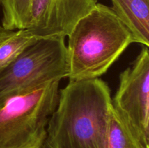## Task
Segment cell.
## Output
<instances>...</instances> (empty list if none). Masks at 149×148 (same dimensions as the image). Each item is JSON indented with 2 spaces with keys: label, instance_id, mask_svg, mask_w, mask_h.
<instances>
[{
  "label": "cell",
  "instance_id": "1",
  "mask_svg": "<svg viewBox=\"0 0 149 148\" xmlns=\"http://www.w3.org/2000/svg\"><path fill=\"white\" fill-rule=\"evenodd\" d=\"M111 99L100 78L69 80L59 91L44 148H106Z\"/></svg>",
  "mask_w": 149,
  "mask_h": 148
},
{
  "label": "cell",
  "instance_id": "2",
  "mask_svg": "<svg viewBox=\"0 0 149 148\" xmlns=\"http://www.w3.org/2000/svg\"><path fill=\"white\" fill-rule=\"evenodd\" d=\"M66 45L68 80L100 78L134 39L111 7L97 3L74 25Z\"/></svg>",
  "mask_w": 149,
  "mask_h": 148
},
{
  "label": "cell",
  "instance_id": "3",
  "mask_svg": "<svg viewBox=\"0 0 149 148\" xmlns=\"http://www.w3.org/2000/svg\"><path fill=\"white\" fill-rule=\"evenodd\" d=\"M60 81L10 99L0 107V148H44Z\"/></svg>",
  "mask_w": 149,
  "mask_h": 148
},
{
  "label": "cell",
  "instance_id": "4",
  "mask_svg": "<svg viewBox=\"0 0 149 148\" xmlns=\"http://www.w3.org/2000/svg\"><path fill=\"white\" fill-rule=\"evenodd\" d=\"M68 75L65 37H42L0 71V107L10 99L31 92Z\"/></svg>",
  "mask_w": 149,
  "mask_h": 148
},
{
  "label": "cell",
  "instance_id": "5",
  "mask_svg": "<svg viewBox=\"0 0 149 148\" xmlns=\"http://www.w3.org/2000/svg\"><path fill=\"white\" fill-rule=\"evenodd\" d=\"M112 107L137 136L149 145V50L143 46L119 75Z\"/></svg>",
  "mask_w": 149,
  "mask_h": 148
},
{
  "label": "cell",
  "instance_id": "6",
  "mask_svg": "<svg viewBox=\"0 0 149 148\" xmlns=\"http://www.w3.org/2000/svg\"><path fill=\"white\" fill-rule=\"evenodd\" d=\"M98 0H32L29 30L39 37L68 36Z\"/></svg>",
  "mask_w": 149,
  "mask_h": 148
},
{
  "label": "cell",
  "instance_id": "7",
  "mask_svg": "<svg viewBox=\"0 0 149 148\" xmlns=\"http://www.w3.org/2000/svg\"><path fill=\"white\" fill-rule=\"evenodd\" d=\"M117 17L128 28L134 43L149 46V0H111Z\"/></svg>",
  "mask_w": 149,
  "mask_h": 148
},
{
  "label": "cell",
  "instance_id": "8",
  "mask_svg": "<svg viewBox=\"0 0 149 148\" xmlns=\"http://www.w3.org/2000/svg\"><path fill=\"white\" fill-rule=\"evenodd\" d=\"M40 38L29 29L10 30L0 26V71Z\"/></svg>",
  "mask_w": 149,
  "mask_h": 148
},
{
  "label": "cell",
  "instance_id": "9",
  "mask_svg": "<svg viewBox=\"0 0 149 148\" xmlns=\"http://www.w3.org/2000/svg\"><path fill=\"white\" fill-rule=\"evenodd\" d=\"M106 148H149V145L135 135L111 107Z\"/></svg>",
  "mask_w": 149,
  "mask_h": 148
},
{
  "label": "cell",
  "instance_id": "10",
  "mask_svg": "<svg viewBox=\"0 0 149 148\" xmlns=\"http://www.w3.org/2000/svg\"><path fill=\"white\" fill-rule=\"evenodd\" d=\"M31 3L32 0H1V26L10 30L29 28Z\"/></svg>",
  "mask_w": 149,
  "mask_h": 148
},
{
  "label": "cell",
  "instance_id": "11",
  "mask_svg": "<svg viewBox=\"0 0 149 148\" xmlns=\"http://www.w3.org/2000/svg\"><path fill=\"white\" fill-rule=\"evenodd\" d=\"M0 7H1V0H0Z\"/></svg>",
  "mask_w": 149,
  "mask_h": 148
}]
</instances>
